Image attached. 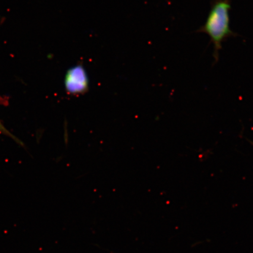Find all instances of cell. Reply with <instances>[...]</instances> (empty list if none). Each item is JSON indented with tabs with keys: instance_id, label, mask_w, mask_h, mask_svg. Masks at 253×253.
Listing matches in <instances>:
<instances>
[{
	"instance_id": "obj_3",
	"label": "cell",
	"mask_w": 253,
	"mask_h": 253,
	"mask_svg": "<svg viewBox=\"0 0 253 253\" xmlns=\"http://www.w3.org/2000/svg\"><path fill=\"white\" fill-rule=\"evenodd\" d=\"M0 132H2V133H4L6 135H7L8 136H9V137L12 138H14L15 139V137H14L13 135H12L10 132H9L7 129H6L5 127H4V126H3L2 124H1V123L0 122Z\"/></svg>"
},
{
	"instance_id": "obj_1",
	"label": "cell",
	"mask_w": 253,
	"mask_h": 253,
	"mask_svg": "<svg viewBox=\"0 0 253 253\" xmlns=\"http://www.w3.org/2000/svg\"><path fill=\"white\" fill-rule=\"evenodd\" d=\"M229 0H219L211 6L207 22L200 31L208 35L214 44L215 58H218L221 43L233 35L230 28Z\"/></svg>"
},
{
	"instance_id": "obj_2",
	"label": "cell",
	"mask_w": 253,
	"mask_h": 253,
	"mask_svg": "<svg viewBox=\"0 0 253 253\" xmlns=\"http://www.w3.org/2000/svg\"><path fill=\"white\" fill-rule=\"evenodd\" d=\"M88 84L87 75L83 66H75L66 73L65 86L69 94H83L87 90Z\"/></svg>"
}]
</instances>
